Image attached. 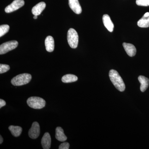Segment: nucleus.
<instances>
[{
  "label": "nucleus",
  "instance_id": "1",
  "mask_svg": "<svg viewBox=\"0 0 149 149\" xmlns=\"http://www.w3.org/2000/svg\"><path fill=\"white\" fill-rule=\"evenodd\" d=\"M109 77L112 83L118 91L120 92H123L125 91V83L116 70L113 69L110 70Z\"/></svg>",
  "mask_w": 149,
  "mask_h": 149
},
{
  "label": "nucleus",
  "instance_id": "2",
  "mask_svg": "<svg viewBox=\"0 0 149 149\" xmlns=\"http://www.w3.org/2000/svg\"><path fill=\"white\" fill-rule=\"evenodd\" d=\"M32 79L31 74L28 73H23L18 74L14 77L11 83L14 86H22L28 84Z\"/></svg>",
  "mask_w": 149,
  "mask_h": 149
},
{
  "label": "nucleus",
  "instance_id": "3",
  "mask_svg": "<svg viewBox=\"0 0 149 149\" xmlns=\"http://www.w3.org/2000/svg\"><path fill=\"white\" fill-rule=\"evenodd\" d=\"M27 104L29 107L35 109H41L45 106L46 102L42 98L32 97L27 100Z\"/></svg>",
  "mask_w": 149,
  "mask_h": 149
},
{
  "label": "nucleus",
  "instance_id": "4",
  "mask_svg": "<svg viewBox=\"0 0 149 149\" xmlns=\"http://www.w3.org/2000/svg\"><path fill=\"white\" fill-rule=\"evenodd\" d=\"M78 35L77 32L73 28H70L68 32V42L70 47L75 49L78 44Z\"/></svg>",
  "mask_w": 149,
  "mask_h": 149
},
{
  "label": "nucleus",
  "instance_id": "5",
  "mask_svg": "<svg viewBox=\"0 0 149 149\" xmlns=\"http://www.w3.org/2000/svg\"><path fill=\"white\" fill-rule=\"evenodd\" d=\"M18 45V42L15 40L9 41L3 43L0 46V54H5L9 51L14 49Z\"/></svg>",
  "mask_w": 149,
  "mask_h": 149
},
{
  "label": "nucleus",
  "instance_id": "6",
  "mask_svg": "<svg viewBox=\"0 0 149 149\" xmlns=\"http://www.w3.org/2000/svg\"><path fill=\"white\" fill-rule=\"evenodd\" d=\"M24 4V1L23 0H15L6 8L5 11L6 13H10L20 8Z\"/></svg>",
  "mask_w": 149,
  "mask_h": 149
},
{
  "label": "nucleus",
  "instance_id": "7",
  "mask_svg": "<svg viewBox=\"0 0 149 149\" xmlns=\"http://www.w3.org/2000/svg\"><path fill=\"white\" fill-rule=\"evenodd\" d=\"M40 126L39 123L37 122H33L28 132L29 137L33 139H37L40 136Z\"/></svg>",
  "mask_w": 149,
  "mask_h": 149
},
{
  "label": "nucleus",
  "instance_id": "8",
  "mask_svg": "<svg viewBox=\"0 0 149 149\" xmlns=\"http://www.w3.org/2000/svg\"><path fill=\"white\" fill-rule=\"evenodd\" d=\"M68 1L70 7L74 13L80 14L82 13V8L78 0H68Z\"/></svg>",
  "mask_w": 149,
  "mask_h": 149
},
{
  "label": "nucleus",
  "instance_id": "9",
  "mask_svg": "<svg viewBox=\"0 0 149 149\" xmlns=\"http://www.w3.org/2000/svg\"><path fill=\"white\" fill-rule=\"evenodd\" d=\"M103 22L104 25L110 32H112L114 28V24L111 19L109 15L104 14L102 17Z\"/></svg>",
  "mask_w": 149,
  "mask_h": 149
},
{
  "label": "nucleus",
  "instance_id": "10",
  "mask_svg": "<svg viewBox=\"0 0 149 149\" xmlns=\"http://www.w3.org/2000/svg\"><path fill=\"white\" fill-rule=\"evenodd\" d=\"M123 46L128 56L130 57H133L136 55V49L133 45L124 42L123 44Z\"/></svg>",
  "mask_w": 149,
  "mask_h": 149
},
{
  "label": "nucleus",
  "instance_id": "11",
  "mask_svg": "<svg viewBox=\"0 0 149 149\" xmlns=\"http://www.w3.org/2000/svg\"><path fill=\"white\" fill-rule=\"evenodd\" d=\"M41 144L43 149H50L51 145V138L49 133H45L41 141Z\"/></svg>",
  "mask_w": 149,
  "mask_h": 149
},
{
  "label": "nucleus",
  "instance_id": "12",
  "mask_svg": "<svg viewBox=\"0 0 149 149\" xmlns=\"http://www.w3.org/2000/svg\"><path fill=\"white\" fill-rule=\"evenodd\" d=\"M46 3L44 2H41L37 4L32 8V12L34 15H39L46 7Z\"/></svg>",
  "mask_w": 149,
  "mask_h": 149
},
{
  "label": "nucleus",
  "instance_id": "13",
  "mask_svg": "<svg viewBox=\"0 0 149 149\" xmlns=\"http://www.w3.org/2000/svg\"><path fill=\"white\" fill-rule=\"evenodd\" d=\"M138 26L142 28L149 27V12H147L138 22Z\"/></svg>",
  "mask_w": 149,
  "mask_h": 149
},
{
  "label": "nucleus",
  "instance_id": "14",
  "mask_svg": "<svg viewBox=\"0 0 149 149\" xmlns=\"http://www.w3.org/2000/svg\"><path fill=\"white\" fill-rule=\"evenodd\" d=\"M45 44L46 50L49 52H53L54 49V41L52 37L50 36L47 37L45 41Z\"/></svg>",
  "mask_w": 149,
  "mask_h": 149
},
{
  "label": "nucleus",
  "instance_id": "15",
  "mask_svg": "<svg viewBox=\"0 0 149 149\" xmlns=\"http://www.w3.org/2000/svg\"><path fill=\"white\" fill-rule=\"evenodd\" d=\"M139 81L141 83V87L140 89L141 92H144L149 86V80L148 78L143 76V75H140L138 77Z\"/></svg>",
  "mask_w": 149,
  "mask_h": 149
},
{
  "label": "nucleus",
  "instance_id": "16",
  "mask_svg": "<svg viewBox=\"0 0 149 149\" xmlns=\"http://www.w3.org/2000/svg\"><path fill=\"white\" fill-rule=\"evenodd\" d=\"M56 138L60 142H64L67 139V137L65 135L64 131L61 127H58L56 128Z\"/></svg>",
  "mask_w": 149,
  "mask_h": 149
},
{
  "label": "nucleus",
  "instance_id": "17",
  "mask_svg": "<svg viewBox=\"0 0 149 149\" xmlns=\"http://www.w3.org/2000/svg\"><path fill=\"white\" fill-rule=\"evenodd\" d=\"M78 80V77L76 75L72 74H67L62 78V81L64 83H70L75 82Z\"/></svg>",
  "mask_w": 149,
  "mask_h": 149
},
{
  "label": "nucleus",
  "instance_id": "18",
  "mask_svg": "<svg viewBox=\"0 0 149 149\" xmlns=\"http://www.w3.org/2000/svg\"><path fill=\"white\" fill-rule=\"evenodd\" d=\"M8 128L12 134L15 137H17L20 136L22 132V128L20 126L10 125L9 127Z\"/></svg>",
  "mask_w": 149,
  "mask_h": 149
},
{
  "label": "nucleus",
  "instance_id": "19",
  "mask_svg": "<svg viewBox=\"0 0 149 149\" xmlns=\"http://www.w3.org/2000/svg\"><path fill=\"white\" fill-rule=\"evenodd\" d=\"M10 27L8 24H3L0 26V37L6 34L9 30Z\"/></svg>",
  "mask_w": 149,
  "mask_h": 149
},
{
  "label": "nucleus",
  "instance_id": "20",
  "mask_svg": "<svg viewBox=\"0 0 149 149\" xmlns=\"http://www.w3.org/2000/svg\"><path fill=\"white\" fill-rule=\"evenodd\" d=\"M10 69L9 65L6 64H0V73H5L7 72Z\"/></svg>",
  "mask_w": 149,
  "mask_h": 149
},
{
  "label": "nucleus",
  "instance_id": "21",
  "mask_svg": "<svg viewBox=\"0 0 149 149\" xmlns=\"http://www.w3.org/2000/svg\"><path fill=\"white\" fill-rule=\"evenodd\" d=\"M136 3L139 6H149V0H136Z\"/></svg>",
  "mask_w": 149,
  "mask_h": 149
},
{
  "label": "nucleus",
  "instance_id": "22",
  "mask_svg": "<svg viewBox=\"0 0 149 149\" xmlns=\"http://www.w3.org/2000/svg\"><path fill=\"white\" fill-rule=\"evenodd\" d=\"M70 144L67 142H64L60 145L59 149H68L69 148Z\"/></svg>",
  "mask_w": 149,
  "mask_h": 149
},
{
  "label": "nucleus",
  "instance_id": "23",
  "mask_svg": "<svg viewBox=\"0 0 149 149\" xmlns=\"http://www.w3.org/2000/svg\"><path fill=\"white\" fill-rule=\"evenodd\" d=\"M6 105V102L2 99H1L0 100V108H1L2 107L5 106Z\"/></svg>",
  "mask_w": 149,
  "mask_h": 149
},
{
  "label": "nucleus",
  "instance_id": "24",
  "mask_svg": "<svg viewBox=\"0 0 149 149\" xmlns=\"http://www.w3.org/2000/svg\"><path fill=\"white\" fill-rule=\"evenodd\" d=\"M0 139H1V141H0V143H2L3 142V139L2 137L1 136H0Z\"/></svg>",
  "mask_w": 149,
  "mask_h": 149
},
{
  "label": "nucleus",
  "instance_id": "25",
  "mask_svg": "<svg viewBox=\"0 0 149 149\" xmlns=\"http://www.w3.org/2000/svg\"><path fill=\"white\" fill-rule=\"evenodd\" d=\"M37 15H35L34 17V19H37Z\"/></svg>",
  "mask_w": 149,
  "mask_h": 149
}]
</instances>
